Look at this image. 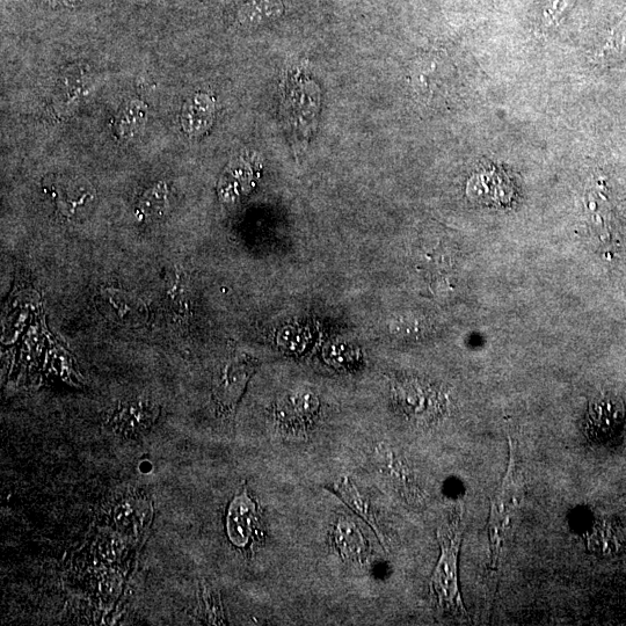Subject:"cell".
Returning a JSON list of instances; mask_svg holds the SVG:
<instances>
[{
	"mask_svg": "<svg viewBox=\"0 0 626 626\" xmlns=\"http://www.w3.org/2000/svg\"><path fill=\"white\" fill-rule=\"evenodd\" d=\"M464 531V507L458 505L438 529L441 556L431 580V591L444 613L461 621H470L458 587V555Z\"/></svg>",
	"mask_w": 626,
	"mask_h": 626,
	"instance_id": "obj_1",
	"label": "cell"
},
{
	"mask_svg": "<svg viewBox=\"0 0 626 626\" xmlns=\"http://www.w3.org/2000/svg\"><path fill=\"white\" fill-rule=\"evenodd\" d=\"M522 486L519 460L516 458L515 446L511 443V458H509L506 476L491 507L489 534L492 569H497L501 563L502 551H504L515 516L521 505Z\"/></svg>",
	"mask_w": 626,
	"mask_h": 626,
	"instance_id": "obj_2",
	"label": "cell"
},
{
	"mask_svg": "<svg viewBox=\"0 0 626 626\" xmlns=\"http://www.w3.org/2000/svg\"><path fill=\"white\" fill-rule=\"evenodd\" d=\"M98 308L112 322L127 327L141 326L149 316L147 305L140 297L121 289L101 291Z\"/></svg>",
	"mask_w": 626,
	"mask_h": 626,
	"instance_id": "obj_3",
	"label": "cell"
},
{
	"mask_svg": "<svg viewBox=\"0 0 626 626\" xmlns=\"http://www.w3.org/2000/svg\"><path fill=\"white\" fill-rule=\"evenodd\" d=\"M54 198L58 210L64 217L72 221H79L89 215L97 195L87 181L70 179L56 185Z\"/></svg>",
	"mask_w": 626,
	"mask_h": 626,
	"instance_id": "obj_4",
	"label": "cell"
},
{
	"mask_svg": "<svg viewBox=\"0 0 626 626\" xmlns=\"http://www.w3.org/2000/svg\"><path fill=\"white\" fill-rule=\"evenodd\" d=\"M254 363L247 359H236L228 363L216 382L215 395L218 404L231 410L237 405L254 373Z\"/></svg>",
	"mask_w": 626,
	"mask_h": 626,
	"instance_id": "obj_5",
	"label": "cell"
},
{
	"mask_svg": "<svg viewBox=\"0 0 626 626\" xmlns=\"http://www.w3.org/2000/svg\"><path fill=\"white\" fill-rule=\"evenodd\" d=\"M623 419L624 407L620 400L610 396L598 398L589 407L587 433L602 441L614 435Z\"/></svg>",
	"mask_w": 626,
	"mask_h": 626,
	"instance_id": "obj_6",
	"label": "cell"
},
{
	"mask_svg": "<svg viewBox=\"0 0 626 626\" xmlns=\"http://www.w3.org/2000/svg\"><path fill=\"white\" fill-rule=\"evenodd\" d=\"M257 520V506L245 489L231 502L229 508L227 529L230 541L237 547H246L257 526Z\"/></svg>",
	"mask_w": 626,
	"mask_h": 626,
	"instance_id": "obj_7",
	"label": "cell"
},
{
	"mask_svg": "<svg viewBox=\"0 0 626 626\" xmlns=\"http://www.w3.org/2000/svg\"><path fill=\"white\" fill-rule=\"evenodd\" d=\"M214 119V103L207 94H196L189 99L181 112V125L187 134L199 136L211 125Z\"/></svg>",
	"mask_w": 626,
	"mask_h": 626,
	"instance_id": "obj_8",
	"label": "cell"
},
{
	"mask_svg": "<svg viewBox=\"0 0 626 626\" xmlns=\"http://www.w3.org/2000/svg\"><path fill=\"white\" fill-rule=\"evenodd\" d=\"M332 491L373 528L378 536V540H380L385 547L384 537L380 526H378L373 509H371L368 499L363 497L358 487L355 486L353 480L348 477L340 478L332 485Z\"/></svg>",
	"mask_w": 626,
	"mask_h": 626,
	"instance_id": "obj_9",
	"label": "cell"
},
{
	"mask_svg": "<svg viewBox=\"0 0 626 626\" xmlns=\"http://www.w3.org/2000/svg\"><path fill=\"white\" fill-rule=\"evenodd\" d=\"M148 120V107L140 100H131L115 119V133L122 141L134 140Z\"/></svg>",
	"mask_w": 626,
	"mask_h": 626,
	"instance_id": "obj_10",
	"label": "cell"
},
{
	"mask_svg": "<svg viewBox=\"0 0 626 626\" xmlns=\"http://www.w3.org/2000/svg\"><path fill=\"white\" fill-rule=\"evenodd\" d=\"M336 542L341 556L349 560H360L367 556V542L356 524L341 519L336 529Z\"/></svg>",
	"mask_w": 626,
	"mask_h": 626,
	"instance_id": "obj_11",
	"label": "cell"
},
{
	"mask_svg": "<svg viewBox=\"0 0 626 626\" xmlns=\"http://www.w3.org/2000/svg\"><path fill=\"white\" fill-rule=\"evenodd\" d=\"M169 208V187L165 183H158L142 195L137 205V215L144 221H156L164 217Z\"/></svg>",
	"mask_w": 626,
	"mask_h": 626,
	"instance_id": "obj_12",
	"label": "cell"
},
{
	"mask_svg": "<svg viewBox=\"0 0 626 626\" xmlns=\"http://www.w3.org/2000/svg\"><path fill=\"white\" fill-rule=\"evenodd\" d=\"M283 6L275 0H249L240 7L237 21L245 27H256L279 17Z\"/></svg>",
	"mask_w": 626,
	"mask_h": 626,
	"instance_id": "obj_13",
	"label": "cell"
},
{
	"mask_svg": "<svg viewBox=\"0 0 626 626\" xmlns=\"http://www.w3.org/2000/svg\"><path fill=\"white\" fill-rule=\"evenodd\" d=\"M167 302L177 316L183 318L188 315L189 296L183 272L174 275L167 283Z\"/></svg>",
	"mask_w": 626,
	"mask_h": 626,
	"instance_id": "obj_14",
	"label": "cell"
},
{
	"mask_svg": "<svg viewBox=\"0 0 626 626\" xmlns=\"http://www.w3.org/2000/svg\"><path fill=\"white\" fill-rule=\"evenodd\" d=\"M87 83L89 82L84 78L82 72H77L75 75L69 72L68 77L64 78L62 89L58 90L60 92L58 96L62 98L61 103L62 101L65 105L75 103L82 96Z\"/></svg>",
	"mask_w": 626,
	"mask_h": 626,
	"instance_id": "obj_15",
	"label": "cell"
},
{
	"mask_svg": "<svg viewBox=\"0 0 626 626\" xmlns=\"http://www.w3.org/2000/svg\"><path fill=\"white\" fill-rule=\"evenodd\" d=\"M574 2L575 0H553L548 9H545V24L548 26L556 24L564 16V13L571 9Z\"/></svg>",
	"mask_w": 626,
	"mask_h": 626,
	"instance_id": "obj_16",
	"label": "cell"
},
{
	"mask_svg": "<svg viewBox=\"0 0 626 626\" xmlns=\"http://www.w3.org/2000/svg\"><path fill=\"white\" fill-rule=\"evenodd\" d=\"M127 2H147V0H127Z\"/></svg>",
	"mask_w": 626,
	"mask_h": 626,
	"instance_id": "obj_17",
	"label": "cell"
}]
</instances>
